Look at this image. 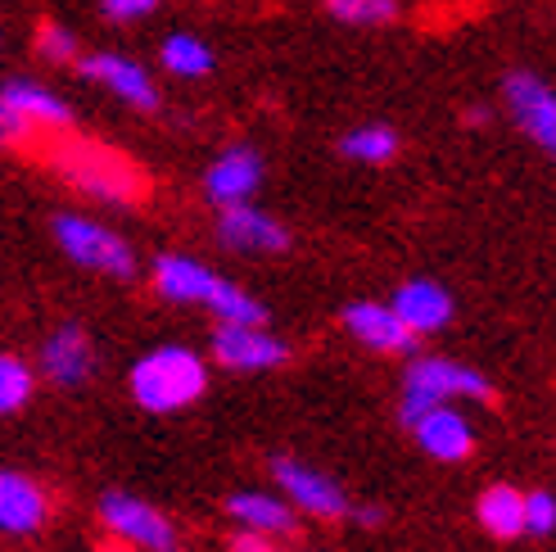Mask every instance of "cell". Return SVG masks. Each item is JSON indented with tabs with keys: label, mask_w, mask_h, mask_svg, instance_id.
<instances>
[{
	"label": "cell",
	"mask_w": 556,
	"mask_h": 552,
	"mask_svg": "<svg viewBox=\"0 0 556 552\" xmlns=\"http://www.w3.org/2000/svg\"><path fill=\"white\" fill-rule=\"evenodd\" d=\"M46 163L81 196H96L109 204H136L146 196V173L118 150H104L96 141H68L60 131L46 146Z\"/></svg>",
	"instance_id": "obj_1"
},
{
	"label": "cell",
	"mask_w": 556,
	"mask_h": 552,
	"mask_svg": "<svg viewBox=\"0 0 556 552\" xmlns=\"http://www.w3.org/2000/svg\"><path fill=\"white\" fill-rule=\"evenodd\" d=\"M154 290L173 303H200L217 322H240V326H263V303L254 294H244L231 286L227 276H217L213 267L194 263L186 254H163L154 259Z\"/></svg>",
	"instance_id": "obj_2"
},
{
	"label": "cell",
	"mask_w": 556,
	"mask_h": 552,
	"mask_svg": "<svg viewBox=\"0 0 556 552\" xmlns=\"http://www.w3.org/2000/svg\"><path fill=\"white\" fill-rule=\"evenodd\" d=\"M204 385H208L204 357L181 344H163L131 367V399L146 412H181L204 394Z\"/></svg>",
	"instance_id": "obj_3"
},
{
	"label": "cell",
	"mask_w": 556,
	"mask_h": 552,
	"mask_svg": "<svg viewBox=\"0 0 556 552\" xmlns=\"http://www.w3.org/2000/svg\"><path fill=\"white\" fill-rule=\"evenodd\" d=\"M453 399H493V385L466 363H453V357H416L403 376V426L412 430L426 417L430 407L453 403Z\"/></svg>",
	"instance_id": "obj_4"
},
{
	"label": "cell",
	"mask_w": 556,
	"mask_h": 552,
	"mask_svg": "<svg viewBox=\"0 0 556 552\" xmlns=\"http://www.w3.org/2000/svg\"><path fill=\"white\" fill-rule=\"evenodd\" d=\"M54 240H60V250H64L77 267H87V272L118 276V281H127V276L136 272L131 244H127L118 231L91 223V217L60 213V217H54Z\"/></svg>",
	"instance_id": "obj_5"
},
{
	"label": "cell",
	"mask_w": 556,
	"mask_h": 552,
	"mask_svg": "<svg viewBox=\"0 0 556 552\" xmlns=\"http://www.w3.org/2000/svg\"><path fill=\"white\" fill-rule=\"evenodd\" d=\"M503 104H507V118L530 136V141L556 159V87L530 68H511L503 77Z\"/></svg>",
	"instance_id": "obj_6"
},
{
	"label": "cell",
	"mask_w": 556,
	"mask_h": 552,
	"mask_svg": "<svg viewBox=\"0 0 556 552\" xmlns=\"http://www.w3.org/2000/svg\"><path fill=\"white\" fill-rule=\"evenodd\" d=\"M100 520H104V530L114 535L118 543H127L131 552H168L177 543L173 520L163 516L159 507L131 499V493H104L100 499Z\"/></svg>",
	"instance_id": "obj_7"
},
{
	"label": "cell",
	"mask_w": 556,
	"mask_h": 552,
	"mask_svg": "<svg viewBox=\"0 0 556 552\" xmlns=\"http://www.w3.org/2000/svg\"><path fill=\"white\" fill-rule=\"evenodd\" d=\"M213 357L231 372H271L290 363V344L276 340L263 326H240V322H217Z\"/></svg>",
	"instance_id": "obj_8"
},
{
	"label": "cell",
	"mask_w": 556,
	"mask_h": 552,
	"mask_svg": "<svg viewBox=\"0 0 556 552\" xmlns=\"http://www.w3.org/2000/svg\"><path fill=\"white\" fill-rule=\"evenodd\" d=\"M77 68L81 77H91L100 81L104 91H114L123 104L131 109H141V114H154L159 109V87H154V77L127 60V54H114V50H100V54H77Z\"/></svg>",
	"instance_id": "obj_9"
},
{
	"label": "cell",
	"mask_w": 556,
	"mask_h": 552,
	"mask_svg": "<svg viewBox=\"0 0 556 552\" xmlns=\"http://www.w3.org/2000/svg\"><path fill=\"white\" fill-rule=\"evenodd\" d=\"M217 236H222V244H227V250H240V254H286V250H290L286 223H276V217L263 213L254 200L222 209Z\"/></svg>",
	"instance_id": "obj_10"
},
{
	"label": "cell",
	"mask_w": 556,
	"mask_h": 552,
	"mask_svg": "<svg viewBox=\"0 0 556 552\" xmlns=\"http://www.w3.org/2000/svg\"><path fill=\"white\" fill-rule=\"evenodd\" d=\"M271 476H276V485L290 493V503L303 507L308 516H321V520L349 516L344 489L330 480V476L313 472V466H303V462H294V457H276V462H271Z\"/></svg>",
	"instance_id": "obj_11"
},
{
	"label": "cell",
	"mask_w": 556,
	"mask_h": 552,
	"mask_svg": "<svg viewBox=\"0 0 556 552\" xmlns=\"http://www.w3.org/2000/svg\"><path fill=\"white\" fill-rule=\"evenodd\" d=\"M258 186H263V154H258L254 146H231V150H222V154L208 163V173H204V196H208L217 209L254 200Z\"/></svg>",
	"instance_id": "obj_12"
},
{
	"label": "cell",
	"mask_w": 556,
	"mask_h": 552,
	"mask_svg": "<svg viewBox=\"0 0 556 552\" xmlns=\"http://www.w3.org/2000/svg\"><path fill=\"white\" fill-rule=\"evenodd\" d=\"M50 520V493L23 472H0V535H41Z\"/></svg>",
	"instance_id": "obj_13"
},
{
	"label": "cell",
	"mask_w": 556,
	"mask_h": 552,
	"mask_svg": "<svg viewBox=\"0 0 556 552\" xmlns=\"http://www.w3.org/2000/svg\"><path fill=\"white\" fill-rule=\"evenodd\" d=\"M344 326L367 349H380V353H416V344H421L416 340V330L389 309V303H349Z\"/></svg>",
	"instance_id": "obj_14"
},
{
	"label": "cell",
	"mask_w": 556,
	"mask_h": 552,
	"mask_svg": "<svg viewBox=\"0 0 556 552\" xmlns=\"http://www.w3.org/2000/svg\"><path fill=\"white\" fill-rule=\"evenodd\" d=\"M0 100H5L14 114L33 127L37 136H60V131H68L73 127V109L54 96V91H46V87H37V81H23V77H14V81H5V91H0Z\"/></svg>",
	"instance_id": "obj_15"
},
{
	"label": "cell",
	"mask_w": 556,
	"mask_h": 552,
	"mask_svg": "<svg viewBox=\"0 0 556 552\" xmlns=\"http://www.w3.org/2000/svg\"><path fill=\"white\" fill-rule=\"evenodd\" d=\"M41 372L54 385H81L96 372V344L81 326H60L54 336L41 344Z\"/></svg>",
	"instance_id": "obj_16"
},
{
	"label": "cell",
	"mask_w": 556,
	"mask_h": 552,
	"mask_svg": "<svg viewBox=\"0 0 556 552\" xmlns=\"http://www.w3.org/2000/svg\"><path fill=\"white\" fill-rule=\"evenodd\" d=\"M412 435H416V444H421L434 462H466L470 449H476V435H470L462 412H453V403L430 407L426 417L412 426Z\"/></svg>",
	"instance_id": "obj_17"
},
{
	"label": "cell",
	"mask_w": 556,
	"mask_h": 552,
	"mask_svg": "<svg viewBox=\"0 0 556 552\" xmlns=\"http://www.w3.org/2000/svg\"><path fill=\"white\" fill-rule=\"evenodd\" d=\"M416 336H430V330H443L453 322V294L443 290L439 281H426V276H416V281H407V286H399V294H394V303H389Z\"/></svg>",
	"instance_id": "obj_18"
},
{
	"label": "cell",
	"mask_w": 556,
	"mask_h": 552,
	"mask_svg": "<svg viewBox=\"0 0 556 552\" xmlns=\"http://www.w3.org/2000/svg\"><path fill=\"white\" fill-rule=\"evenodd\" d=\"M227 512L240 520V530H254L263 539L294 535V507L281 503V499H271V493H231Z\"/></svg>",
	"instance_id": "obj_19"
},
{
	"label": "cell",
	"mask_w": 556,
	"mask_h": 552,
	"mask_svg": "<svg viewBox=\"0 0 556 552\" xmlns=\"http://www.w3.org/2000/svg\"><path fill=\"white\" fill-rule=\"evenodd\" d=\"M399 131L389 123H363L340 136V154L363 163V168H380V163H394L399 159Z\"/></svg>",
	"instance_id": "obj_20"
},
{
	"label": "cell",
	"mask_w": 556,
	"mask_h": 552,
	"mask_svg": "<svg viewBox=\"0 0 556 552\" xmlns=\"http://www.w3.org/2000/svg\"><path fill=\"white\" fill-rule=\"evenodd\" d=\"M520 503H525V493L511 489V485H493L480 493V503H476V516H480V526L497 539H516L525 535V520H520Z\"/></svg>",
	"instance_id": "obj_21"
},
{
	"label": "cell",
	"mask_w": 556,
	"mask_h": 552,
	"mask_svg": "<svg viewBox=\"0 0 556 552\" xmlns=\"http://www.w3.org/2000/svg\"><path fill=\"white\" fill-rule=\"evenodd\" d=\"M159 64L173 77H208L213 73V50L208 41H200L194 33H173L159 46Z\"/></svg>",
	"instance_id": "obj_22"
},
{
	"label": "cell",
	"mask_w": 556,
	"mask_h": 552,
	"mask_svg": "<svg viewBox=\"0 0 556 552\" xmlns=\"http://www.w3.org/2000/svg\"><path fill=\"white\" fill-rule=\"evenodd\" d=\"M321 5L344 27H389L399 18V0H321Z\"/></svg>",
	"instance_id": "obj_23"
},
{
	"label": "cell",
	"mask_w": 556,
	"mask_h": 552,
	"mask_svg": "<svg viewBox=\"0 0 556 552\" xmlns=\"http://www.w3.org/2000/svg\"><path fill=\"white\" fill-rule=\"evenodd\" d=\"M27 399H33V367L14 353H0V417L18 412Z\"/></svg>",
	"instance_id": "obj_24"
},
{
	"label": "cell",
	"mask_w": 556,
	"mask_h": 552,
	"mask_svg": "<svg viewBox=\"0 0 556 552\" xmlns=\"http://www.w3.org/2000/svg\"><path fill=\"white\" fill-rule=\"evenodd\" d=\"M37 54L50 64H77V37L68 33V27L60 23H41V33H37Z\"/></svg>",
	"instance_id": "obj_25"
},
{
	"label": "cell",
	"mask_w": 556,
	"mask_h": 552,
	"mask_svg": "<svg viewBox=\"0 0 556 552\" xmlns=\"http://www.w3.org/2000/svg\"><path fill=\"white\" fill-rule=\"evenodd\" d=\"M520 520H525V535H552V530H556V499H552L547 489L525 493Z\"/></svg>",
	"instance_id": "obj_26"
},
{
	"label": "cell",
	"mask_w": 556,
	"mask_h": 552,
	"mask_svg": "<svg viewBox=\"0 0 556 552\" xmlns=\"http://www.w3.org/2000/svg\"><path fill=\"white\" fill-rule=\"evenodd\" d=\"M41 141V136L33 131V127H27L18 114H14V109L5 104V100H0V150H14V146H37Z\"/></svg>",
	"instance_id": "obj_27"
},
{
	"label": "cell",
	"mask_w": 556,
	"mask_h": 552,
	"mask_svg": "<svg viewBox=\"0 0 556 552\" xmlns=\"http://www.w3.org/2000/svg\"><path fill=\"white\" fill-rule=\"evenodd\" d=\"M100 10L109 23H141L159 10V0H100Z\"/></svg>",
	"instance_id": "obj_28"
},
{
	"label": "cell",
	"mask_w": 556,
	"mask_h": 552,
	"mask_svg": "<svg viewBox=\"0 0 556 552\" xmlns=\"http://www.w3.org/2000/svg\"><path fill=\"white\" fill-rule=\"evenodd\" d=\"M271 543L263 539V535H254V530H240L236 539H231V552H267Z\"/></svg>",
	"instance_id": "obj_29"
},
{
	"label": "cell",
	"mask_w": 556,
	"mask_h": 552,
	"mask_svg": "<svg viewBox=\"0 0 556 552\" xmlns=\"http://www.w3.org/2000/svg\"><path fill=\"white\" fill-rule=\"evenodd\" d=\"M357 520H363V526H380V507H349Z\"/></svg>",
	"instance_id": "obj_30"
},
{
	"label": "cell",
	"mask_w": 556,
	"mask_h": 552,
	"mask_svg": "<svg viewBox=\"0 0 556 552\" xmlns=\"http://www.w3.org/2000/svg\"><path fill=\"white\" fill-rule=\"evenodd\" d=\"M466 123H470V127H480V123H489V109H466Z\"/></svg>",
	"instance_id": "obj_31"
},
{
	"label": "cell",
	"mask_w": 556,
	"mask_h": 552,
	"mask_svg": "<svg viewBox=\"0 0 556 552\" xmlns=\"http://www.w3.org/2000/svg\"><path fill=\"white\" fill-rule=\"evenodd\" d=\"M100 552H131L127 543H109V548H100Z\"/></svg>",
	"instance_id": "obj_32"
},
{
	"label": "cell",
	"mask_w": 556,
	"mask_h": 552,
	"mask_svg": "<svg viewBox=\"0 0 556 552\" xmlns=\"http://www.w3.org/2000/svg\"><path fill=\"white\" fill-rule=\"evenodd\" d=\"M267 552H276V548H267Z\"/></svg>",
	"instance_id": "obj_33"
},
{
	"label": "cell",
	"mask_w": 556,
	"mask_h": 552,
	"mask_svg": "<svg viewBox=\"0 0 556 552\" xmlns=\"http://www.w3.org/2000/svg\"><path fill=\"white\" fill-rule=\"evenodd\" d=\"M168 552H177V548H168Z\"/></svg>",
	"instance_id": "obj_34"
}]
</instances>
